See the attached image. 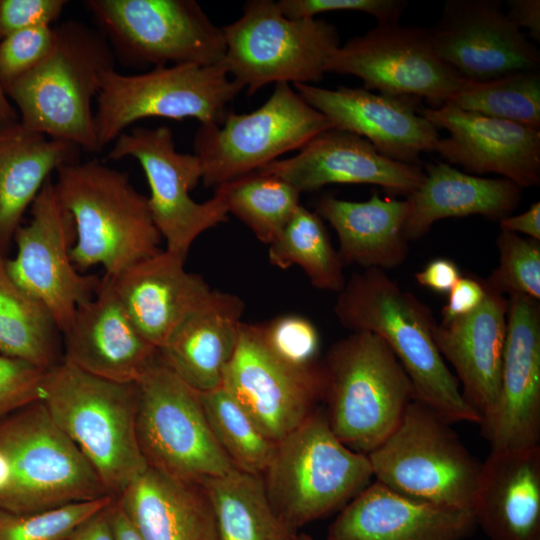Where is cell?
<instances>
[{"mask_svg": "<svg viewBox=\"0 0 540 540\" xmlns=\"http://www.w3.org/2000/svg\"><path fill=\"white\" fill-rule=\"evenodd\" d=\"M53 26L21 30L0 40V81L3 88L30 72L51 51Z\"/></svg>", "mask_w": 540, "mask_h": 540, "instance_id": "42", "label": "cell"}, {"mask_svg": "<svg viewBox=\"0 0 540 540\" xmlns=\"http://www.w3.org/2000/svg\"><path fill=\"white\" fill-rule=\"evenodd\" d=\"M200 484L214 511L218 540H289L297 534L271 507L262 475L234 468Z\"/></svg>", "mask_w": 540, "mask_h": 540, "instance_id": "33", "label": "cell"}, {"mask_svg": "<svg viewBox=\"0 0 540 540\" xmlns=\"http://www.w3.org/2000/svg\"><path fill=\"white\" fill-rule=\"evenodd\" d=\"M502 231H508L540 241V202L518 215H508L499 221Z\"/></svg>", "mask_w": 540, "mask_h": 540, "instance_id": "49", "label": "cell"}, {"mask_svg": "<svg viewBox=\"0 0 540 540\" xmlns=\"http://www.w3.org/2000/svg\"><path fill=\"white\" fill-rule=\"evenodd\" d=\"M57 198L75 226L71 260L78 271L101 265L116 277L162 251L149 209L125 172L96 159L66 163L53 181Z\"/></svg>", "mask_w": 540, "mask_h": 540, "instance_id": "2", "label": "cell"}, {"mask_svg": "<svg viewBox=\"0 0 540 540\" xmlns=\"http://www.w3.org/2000/svg\"><path fill=\"white\" fill-rule=\"evenodd\" d=\"M215 190L223 194L228 212L268 246L280 236L301 206V193L293 185L278 176L258 171Z\"/></svg>", "mask_w": 540, "mask_h": 540, "instance_id": "36", "label": "cell"}, {"mask_svg": "<svg viewBox=\"0 0 540 540\" xmlns=\"http://www.w3.org/2000/svg\"><path fill=\"white\" fill-rule=\"evenodd\" d=\"M507 299L499 394L480 424L491 450L530 448L540 439V305L522 294Z\"/></svg>", "mask_w": 540, "mask_h": 540, "instance_id": "19", "label": "cell"}, {"mask_svg": "<svg viewBox=\"0 0 540 540\" xmlns=\"http://www.w3.org/2000/svg\"><path fill=\"white\" fill-rule=\"evenodd\" d=\"M256 171L278 176L300 193L330 184H371L406 197L425 177L422 166L392 160L365 138L334 127L314 137L294 156Z\"/></svg>", "mask_w": 540, "mask_h": 540, "instance_id": "22", "label": "cell"}, {"mask_svg": "<svg viewBox=\"0 0 540 540\" xmlns=\"http://www.w3.org/2000/svg\"><path fill=\"white\" fill-rule=\"evenodd\" d=\"M184 263L164 249L111 277L132 322L158 350L211 292L200 275L186 271Z\"/></svg>", "mask_w": 540, "mask_h": 540, "instance_id": "26", "label": "cell"}, {"mask_svg": "<svg viewBox=\"0 0 540 540\" xmlns=\"http://www.w3.org/2000/svg\"><path fill=\"white\" fill-rule=\"evenodd\" d=\"M206 419L217 443L240 470L262 475L276 442L268 438L242 405L222 385L199 392Z\"/></svg>", "mask_w": 540, "mask_h": 540, "instance_id": "37", "label": "cell"}, {"mask_svg": "<svg viewBox=\"0 0 540 540\" xmlns=\"http://www.w3.org/2000/svg\"><path fill=\"white\" fill-rule=\"evenodd\" d=\"M244 302L237 295L211 290L158 350L160 361L198 392L222 385L242 324Z\"/></svg>", "mask_w": 540, "mask_h": 540, "instance_id": "28", "label": "cell"}, {"mask_svg": "<svg viewBox=\"0 0 540 540\" xmlns=\"http://www.w3.org/2000/svg\"><path fill=\"white\" fill-rule=\"evenodd\" d=\"M318 215L334 228L339 241L338 254L343 265L365 269H393L409 253L403 232L408 215L407 199L380 197L355 202L326 195L316 202Z\"/></svg>", "mask_w": 540, "mask_h": 540, "instance_id": "31", "label": "cell"}, {"mask_svg": "<svg viewBox=\"0 0 540 540\" xmlns=\"http://www.w3.org/2000/svg\"><path fill=\"white\" fill-rule=\"evenodd\" d=\"M506 13L509 20L521 30L526 28L529 36L540 41V1L539 0H509Z\"/></svg>", "mask_w": 540, "mask_h": 540, "instance_id": "48", "label": "cell"}, {"mask_svg": "<svg viewBox=\"0 0 540 540\" xmlns=\"http://www.w3.org/2000/svg\"><path fill=\"white\" fill-rule=\"evenodd\" d=\"M293 88L334 128L365 138L392 160L419 165L420 155L435 151L440 139L439 129L420 113L419 101L364 88L331 90L311 84Z\"/></svg>", "mask_w": 540, "mask_h": 540, "instance_id": "20", "label": "cell"}, {"mask_svg": "<svg viewBox=\"0 0 540 540\" xmlns=\"http://www.w3.org/2000/svg\"><path fill=\"white\" fill-rule=\"evenodd\" d=\"M11 481V468L7 458L0 452V500L7 492Z\"/></svg>", "mask_w": 540, "mask_h": 540, "instance_id": "53", "label": "cell"}, {"mask_svg": "<svg viewBox=\"0 0 540 540\" xmlns=\"http://www.w3.org/2000/svg\"><path fill=\"white\" fill-rule=\"evenodd\" d=\"M268 259L280 269L299 266L317 289L339 293L346 283L344 265L323 219L302 205L269 245Z\"/></svg>", "mask_w": 540, "mask_h": 540, "instance_id": "35", "label": "cell"}, {"mask_svg": "<svg viewBox=\"0 0 540 540\" xmlns=\"http://www.w3.org/2000/svg\"><path fill=\"white\" fill-rule=\"evenodd\" d=\"M330 128L328 118L289 83H277L254 111H228L220 125L199 126L194 151L201 163L203 184L216 189L255 172L287 152L300 150Z\"/></svg>", "mask_w": 540, "mask_h": 540, "instance_id": "12", "label": "cell"}, {"mask_svg": "<svg viewBox=\"0 0 540 540\" xmlns=\"http://www.w3.org/2000/svg\"><path fill=\"white\" fill-rule=\"evenodd\" d=\"M486 295L483 279L461 276L448 293V300L442 309V323L474 311Z\"/></svg>", "mask_w": 540, "mask_h": 540, "instance_id": "46", "label": "cell"}, {"mask_svg": "<svg viewBox=\"0 0 540 540\" xmlns=\"http://www.w3.org/2000/svg\"><path fill=\"white\" fill-rule=\"evenodd\" d=\"M334 313L342 327L383 339L409 376L415 399L447 422L481 424L432 335L431 310L381 269L351 275L338 293Z\"/></svg>", "mask_w": 540, "mask_h": 540, "instance_id": "1", "label": "cell"}, {"mask_svg": "<svg viewBox=\"0 0 540 540\" xmlns=\"http://www.w3.org/2000/svg\"><path fill=\"white\" fill-rule=\"evenodd\" d=\"M280 11L288 18H315L334 11H357L375 17L378 24H391L399 19L408 3L402 0H280Z\"/></svg>", "mask_w": 540, "mask_h": 540, "instance_id": "44", "label": "cell"}, {"mask_svg": "<svg viewBox=\"0 0 540 540\" xmlns=\"http://www.w3.org/2000/svg\"><path fill=\"white\" fill-rule=\"evenodd\" d=\"M472 511L491 540H540V446L491 450Z\"/></svg>", "mask_w": 540, "mask_h": 540, "instance_id": "27", "label": "cell"}, {"mask_svg": "<svg viewBox=\"0 0 540 540\" xmlns=\"http://www.w3.org/2000/svg\"><path fill=\"white\" fill-rule=\"evenodd\" d=\"M267 498L293 533L344 507L373 477L368 456L344 445L327 415L315 410L276 442L262 474Z\"/></svg>", "mask_w": 540, "mask_h": 540, "instance_id": "6", "label": "cell"}, {"mask_svg": "<svg viewBox=\"0 0 540 540\" xmlns=\"http://www.w3.org/2000/svg\"><path fill=\"white\" fill-rule=\"evenodd\" d=\"M14 413L0 423V452L11 468L0 509L31 513L109 495L41 401Z\"/></svg>", "mask_w": 540, "mask_h": 540, "instance_id": "9", "label": "cell"}, {"mask_svg": "<svg viewBox=\"0 0 540 540\" xmlns=\"http://www.w3.org/2000/svg\"><path fill=\"white\" fill-rule=\"evenodd\" d=\"M107 157H131L141 165L150 188L149 209L165 250L186 259L200 234L227 220L229 212L219 190L205 202L191 197L202 180L201 163L195 154L176 150L169 127H133L116 138Z\"/></svg>", "mask_w": 540, "mask_h": 540, "instance_id": "14", "label": "cell"}, {"mask_svg": "<svg viewBox=\"0 0 540 540\" xmlns=\"http://www.w3.org/2000/svg\"><path fill=\"white\" fill-rule=\"evenodd\" d=\"M19 122V117L12 107L0 81V130Z\"/></svg>", "mask_w": 540, "mask_h": 540, "instance_id": "52", "label": "cell"}, {"mask_svg": "<svg viewBox=\"0 0 540 540\" xmlns=\"http://www.w3.org/2000/svg\"><path fill=\"white\" fill-rule=\"evenodd\" d=\"M0 353L46 370L63 360L62 332L55 319L11 279L1 253Z\"/></svg>", "mask_w": 540, "mask_h": 540, "instance_id": "34", "label": "cell"}, {"mask_svg": "<svg viewBox=\"0 0 540 540\" xmlns=\"http://www.w3.org/2000/svg\"><path fill=\"white\" fill-rule=\"evenodd\" d=\"M136 383L89 374L62 360L46 371L41 402L117 497L148 465L136 433Z\"/></svg>", "mask_w": 540, "mask_h": 540, "instance_id": "4", "label": "cell"}, {"mask_svg": "<svg viewBox=\"0 0 540 540\" xmlns=\"http://www.w3.org/2000/svg\"><path fill=\"white\" fill-rule=\"evenodd\" d=\"M419 111L437 129L449 132L435 149L448 163L478 175H501L521 189L540 183V130L452 103Z\"/></svg>", "mask_w": 540, "mask_h": 540, "instance_id": "21", "label": "cell"}, {"mask_svg": "<svg viewBox=\"0 0 540 540\" xmlns=\"http://www.w3.org/2000/svg\"><path fill=\"white\" fill-rule=\"evenodd\" d=\"M66 5L65 0H0V40L21 30L52 26Z\"/></svg>", "mask_w": 540, "mask_h": 540, "instance_id": "45", "label": "cell"}, {"mask_svg": "<svg viewBox=\"0 0 540 540\" xmlns=\"http://www.w3.org/2000/svg\"><path fill=\"white\" fill-rule=\"evenodd\" d=\"M46 369L0 353V419L41 401Z\"/></svg>", "mask_w": 540, "mask_h": 540, "instance_id": "43", "label": "cell"}, {"mask_svg": "<svg viewBox=\"0 0 540 540\" xmlns=\"http://www.w3.org/2000/svg\"><path fill=\"white\" fill-rule=\"evenodd\" d=\"M328 72L358 77L369 91L424 99L431 108L448 103L465 81L437 55L428 29L399 22L377 24L340 45Z\"/></svg>", "mask_w": 540, "mask_h": 540, "instance_id": "15", "label": "cell"}, {"mask_svg": "<svg viewBox=\"0 0 540 540\" xmlns=\"http://www.w3.org/2000/svg\"><path fill=\"white\" fill-rule=\"evenodd\" d=\"M373 477L404 496L473 510L482 463L449 422L413 399L392 434L368 455Z\"/></svg>", "mask_w": 540, "mask_h": 540, "instance_id": "7", "label": "cell"}, {"mask_svg": "<svg viewBox=\"0 0 540 540\" xmlns=\"http://www.w3.org/2000/svg\"><path fill=\"white\" fill-rule=\"evenodd\" d=\"M461 277L457 264L448 258H436L415 274V280L423 287L439 294H448Z\"/></svg>", "mask_w": 540, "mask_h": 540, "instance_id": "47", "label": "cell"}, {"mask_svg": "<svg viewBox=\"0 0 540 540\" xmlns=\"http://www.w3.org/2000/svg\"><path fill=\"white\" fill-rule=\"evenodd\" d=\"M448 103L540 130L539 69L517 71L484 82L465 80Z\"/></svg>", "mask_w": 540, "mask_h": 540, "instance_id": "38", "label": "cell"}, {"mask_svg": "<svg viewBox=\"0 0 540 540\" xmlns=\"http://www.w3.org/2000/svg\"><path fill=\"white\" fill-rule=\"evenodd\" d=\"M54 28V44L46 58L6 86L5 93L26 130L99 152L92 101L116 58L98 29L76 20Z\"/></svg>", "mask_w": 540, "mask_h": 540, "instance_id": "3", "label": "cell"}, {"mask_svg": "<svg viewBox=\"0 0 540 540\" xmlns=\"http://www.w3.org/2000/svg\"><path fill=\"white\" fill-rule=\"evenodd\" d=\"M243 89L223 62L168 65L129 75L111 69L103 75L96 98L94 124L99 147L102 150L145 118H193L200 125H220L228 104Z\"/></svg>", "mask_w": 540, "mask_h": 540, "instance_id": "8", "label": "cell"}, {"mask_svg": "<svg viewBox=\"0 0 540 540\" xmlns=\"http://www.w3.org/2000/svg\"><path fill=\"white\" fill-rule=\"evenodd\" d=\"M428 31L437 55L466 81L539 69V50L509 20L501 1L448 0Z\"/></svg>", "mask_w": 540, "mask_h": 540, "instance_id": "18", "label": "cell"}, {"mask_svg": "<svg viewBox=\"0 0 540 540\" xmlns=\"http://www.w3.org/2000/svg\"><path fill=\"white\" fill-rule=\"evenodd\" d=\"M109 506L89 517L78 527H76V529L71 533L68 539L115 540L109 517Z\"/></svg>", "mask_w": 540, "mask_h": 540, "instance_id": "50", "label": "cell"}, {"mask_svg": "<svg viewBox=\"0 0 540 540\" xmlns=\"http://www.w3.org/2000/svg\"><path fill=\"white\" fill-rule=\"evenodd\" d=\"M14 240L16 254L5 259L9 276L49 310L63 333L78 305L95 294L101 277L85 275L74 266L73 218L60 204L51 177L31 205L30 222L18 228Z\"/></svg>", "mask_w": 540, "mask_h": 540, "instance_id": "16", "label": "cell"}, {"mask_svg": "<svg viewBox=\"0 0 540 540\" xmlns=\"http://www.w3.org/2000/svg\"><path fill=\"white\" fill-rule=\"evenodd\" d=\"M62 347L64 361L120 383H136L158 359V349L132 322L106 274L95 294L76 308Z\"/></svg>", "mask_w": 540, "mask_h": 540, "instance_id": "23", "label": "cell"}, {"mask_svg": "<svg viewBox=\"0 0 540 540\" xmlns=\"http://www.w3.org/2000/svg\"><path fill=\"white\" fill-rule=\"evenodd\" d=\"M136 385V433L148 467L198 484L236 468L212 434L200 393L159 356Z\"/></svg>", "mask_w": 540, "mask_h": 540, "instance_id": "13", "label": "cell"}, {"mask_svg": "<svg viewBox=\"0 0 540 540\" xmlns=\"http://www.w3.org/2000/svg\"><path fill=\"white\" fill-rule=\"evenodd\" d=\"M116 61L133 67L223 62L226 44L194 0H86Z\"/></svg>", "mask_w": 540, "mask_h": 540, "instance_id": "11", "label": "cell"}, {"mask_svg": "<svg viewBox=\"0 0 540 540\" xmlns=\"http://www.w3.org/2000/svg\"><path fill=\"white\" fill-rule=\"evenodd\" d=\"M222 31L223 63L250 95L271 83L321 80L340 46L333 24L317 18H288L272 0L248 1L242 15Z\"/></svg>", "mask_w": 540, "mask_h": 540, "instance_id": "10", "label": "cell"}, {"mask_svg": "<svg viewBox=\"0 0 540 540\" xmlns=\"http://www.w3.org/2000/svg\"><path fill=\"white\" fill-rule=\"evenodd\" d=\"M420 186L407 197L403 232L407 241L423 237L438 220L480 215L500 221L521 202V188L505 178L462 172L448 163H428Z\"/></svg>", "mask_w": 540, "mask_h": 540, "instance_id": "30", "label": "cell"}, {"mask_svg": "<svg viewBox=\"0 0 540 540\" xmlns=\"http://www.w3.org/2000/svg\"><path fill=\"white\" fill-rule=\"evenodd\" d=\"M485 286L486 295L474 311L432 328L440 354L456 371L464 397L482 420L499 394L508 311V299Z\"/></svg>", "mask_w": 540, "mask_h": 540, "instance_id": "25", "label": "cell"}, {"mask_svg": "<svg viewBox=\"0 0 540 540\" xmlns=\"http://www.w3.org/2000/svg\"><path fill=\"white\" fill-rule=\"evenodd\" d=\"M109 517L115 540H144L117 504L115 498L109 506Z\"/></svg>", "mask_w": 540, "mask_h": 540, "instance_id": "51", "label": "cell"}, {"mask_svg": "<svg viewBox=\"0 0 540 540\" xmlns=\"http://www.w3.org/2000/svg\"><path fill=\"white\" fill-rule=\"evenodd\" d=\"M473 511L442 507L370 483L331 523L327 540H464Z\"/></svg>", "mask_w": 540, "mask_h": 540, "instance_id": "24", "label": "cell"}, {"mask_svg": "<svg viewBox=\"0 0 540 540\" xmlns=\"http://www.w3.org/2000/svg\"><path fill=\"white\" fill-rule=\"evenodd\" d=\"M499 264L483 279L492 290L540 300V241L502 231L496 238Z\"/></svg>", "mask_w": 540, "mask_h": 540, "instance_id": "40", "label": "cell"}, {"mask_svg": "<svg viewBox=\"0 0 540 540\" xmlns=\"http://www.w3.org/2000/svg\"><path fill=\"white\" fill-rule=\"evenodd\" d=\"M222 386L260 430L278 442L310 416L324 398L325 371L323 363L299 367L285 362L266 344L259 324L242 322Z\"/></svg>", "mask_w": 540, "mask_h": 540, "instance_id": "17", "label": "cell"}, {"mask_svg": "<svg viewBox=\"0 0 540 540\" xmlns=\"http://www.w3.org/2000/svg\"><path fill=\"white\" fill-rule=\"evenodd\" d=\"M115 500L144 540H218L201 484L148 467Z\"/></svg>", "mask_w": 540, "mask_h": 540, "instance_id": "29", "label": "cell"}, {"mask_svg": "<svg viewBox=\"0 0 540 540\" xmlns=\"http://www.w3.org/2000/svg\"><path fill=\"white\" fill-rule=\"evenodd\" d=\"M66 540H69V539H66Z\"/></svg>", "mask_w": 540, "mask_h": 540, "instance_id": "56", "label": "cell"}, {"mask_svg": "<svg viewBox=\"0 0 540 540\" xmlns=\"http://www.w3.org/2000/svg\"><path fill=\"white\" fill-rule=\"evenodd\" d=\"M298 540H315L313 537L306 533L297 534Z\"/></svg>", "mask_w": 540, "mask_h": 540, "instance_id": "54", "label": "cell"}, {"mask_svg": "<svg viewBox=\"0 0 540 540\" xmlns=\"http://www.w3.org/2000/svg\"><path fill=\"white\" fill-rule=\"evenodd\" d=\"M107 495L31 513L0 509V540H66L81 523L109 506Z\"/></svg>", "mask_w": 540, "mask_h": 540, "instance_id": "39", "label": "cell"}, {"mask_svg": "<svg viewBox=\"0 0 540 540\" xmlns=\"http://www.w3.org/2000/svg\"><path fill=\"white\" fill-rule=\"evenodd\" d=\"M289 540H298L297 534H294Z\"/></svg>", "mask_w": 540, "mask_h": 540, "instance_id": "55", "label": "cell"}, {"mask_svg": "<svg viewBox=\"0 0 540 540\" xmlns=\"http://www.w3.org/2000/svg\"><path fill=\"white\" fill-rule=\"evenodd\" d=\"M79 147L26 130H0V253L9 246L26 209L51 173L77 160Z\"/></svg>", "mask_w": 540, "mask_h": 540, "instance_id": "32", "label": "cell"}, {"mask_svg": "<svg viewBox=\"0 0 540 540\" xmlns=\"http://www.w3.org/2000/svg\"><path fill=\"white\" fill-rule=\"evenodd\" d=\"M323 366L333 433L368 455L392 434L415 399L409 376L386 342L366 331L335 342Z\"/></svg>", "mask_w": 540, "mask_h": 540, "instance_id": "5", "label": "cell"}, {"mask_svg": "<svg viewBox=\"0 0 540 540\" xmlns=\"http://www.w3.org/2000/svg\"><path fill=\"white\" fill-rule=\"evenodd\" d=\"M259 327L266 344L285 362L299 367L317 363L320 335L308 318L285 314L259 324Z\"/></svg>", "mask_w": 540, "mask_h": 540, "instance_id": "41", "label": "cell"}]
</instances>
